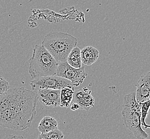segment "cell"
I'll use <instances>...</instances> for the list:
<instances>
[{
    "instance_id": "cell-18",
    "label": "cell",
    "mask_w": 150,
    "mask_h": 139,
    "mask_svg": "<svg viewBox=\"0 0 150 139\" xmlns=\"http://www.w3.org/2000/svg\"><path fill=\"white\" fill-rule=\"evenodd\" d=\"M6 139H25L24 138V137H23L21 135H15V134H13V135H9L7 138Z\"/></svg>"
},
{
    "instance_id": "cell-4",
    "label": "cell",
    "mask_w": 150,
    "mask_h": 139,
    "mask_svg": "<svg viewBox=\"0 0 150 139\" xmlns=\"http://www.w3.org/2000/svg\"><path fill=\"white\" fill-rule=\"evenodd\" d=\"M28 73L32 78L56 76L58 62L43 45H36L28 60Z\"/></svg>"
},
{
    "instance_id": "cell-3",
    "label": "cell",
    "mask_w": 150,
    "mask_h": 139,
    "mask_svg": "<svg viewBox=\"0 0 150 139\" xmlns=\"http://www.w3.org/2000/svg\"><path fill=\"white\" fill-rule=\"evenodd\" d=\"M121 115L124 125L137 139H146L149 135L142 128L141 106L136 99L135 92L123 97Z\"/></svg>"
},
{
    "instance_id": "cell-12",
    "label": "cell",
    "mask_w": 150,
    "mask_h": 139,
    "mask_svg": "<svg viewBox=\"0 0 150 139\" xmlns=\"http://www.w3.org/2000/svg\"><path fill=\"white\" fill-rule=\"evenodd\" d=\"M81 50L79 47L76 46L69 52L67 58V63L75 69H80L82 67Z\"/></svg>"
},
{
    "instance_id": "cell-9",
    "label": "cell",
    "mask_w": 150,
    "mask_h": 139,
    "mask_svg": "<svg viewBox=\"0 0 150 139\" xmlns=\"http://www.w3.org/2000/svg\"><path fill=\"white\" fill-rule=\"evenodd\" d=\"M136 86V99L138 102H143L150 99V71L141 76Z\"/></svg>"
},
{
    "instance_id": "cell-1",
    "label": "cell",
    "mask_w": 150,
    "mask_h": 139,
    "mask_svg": "<svg viewBox=\"0 0 150 139\" xmlns=\"http://www.w3.org/2000/svg\"><path fill=\"white\" fill-rule=\"evenodd\" d=\"M36 91L24 87L9 88L0 95V126L24 130L31 125L36 115Z\"/></svg>"
},
{
    "instance_id": "cell-17",
    "label": "cell",
    "mask_w": 150,
    "mask_h": 139,
    "mask_svg": "<svg viewBox=\"0 0 150 139\" xmlns=\"http://www.w3.org/2000/svg\"><path fill=\"white\" fill-rule=\"evenodd\" d=\"M70 109L72 110V111H76L79 109H80V107L78 104L75 102H73L71 106H70Z\"/></svg>"
},
{
    "instance_id": "cell-14",
    "label": "cell",
    "mask_w": 150,
    "mask_h": 139,
    "mask_svg": "<svg viewBox=\"0 0 150 139\" xmlns=\"http://www.w3.org/2000/svg\"><path fill=\"white\" fill-rule=\"evenodd\" d=\"M141 106V123L142 126L145 127V129L150 128V125H148L146 123V119L150 110V99L140 102Z\"/></svg>"
},
{
    "instance_id": "cell-10",
    "label": "cell",
    "mask_w": 150,
    "mask_h": 139,
    "mask_svg": "<svg viewBox=\"0 0 150 139\" xmlns=\"http://www.w3.org/2000/svg\"><path fill=\"white\" fill-rule=\"evenodd\" d=\"M82 63L86 65H91L99 58V52L93 46H87L81 50Z\"/></svg>"
},
{
    "instance_id": "cell-16",
    "label": "cell",
    "mask_w": 150,
    "mask_h": 139,
    "mask_svg": "<svg viewBox=\"0 0 150 139\" xmlns=\"http://www.w3.org/2000/svg\"><path fill=\"white\" fill-rule=\"evenodd\" d=\"M10 88L9 82L5 79L0 76V95L6 92Z\"/></svg>"
},
{
    "instance_id": "cell-15",
    "label": "cell",
    "mask_w": 150,
    "mask_h": 139,
    "mask_svg": "<svg viewBox=\"0 0 150 139\" xmlns=\"http://www.w3.org/2000/svg\"><path fill=\"white\" fill-rule=\"evenodd\" d=\"M38 139H64V135L58 129L48 133H41Z\"/></svg>"
},
{
    "instance_id": "cell-8",
    "label": "cell",
    "mask_w": 150,
    "mask_h": 139,
    "mask_svg": "<svg viewBox=\"0 0 150 139\" xmlns=\"http://www.w3.org/2000/svg\"><path fill=\"white\" fill-rule=\"evenodd\" d=\"M73 101L78 104L81 110L87 111L95 107V99L91 95V91L86 87L74 91Z\"/></svg>"
},
{
    "instance_id": "cell-13",
    "label": "cell",
    "mask_w": 150,
    "mask_h": 139,
    "mask_svg": "<svg viewBox=\"0 0 150 139\" xmlns=\"http://www.w3.org/2000/svg\"><path fill=\"white\" fill-rule=\"evenodd\" d=\"M74 91V87H65L60 89V107L66 108L69 107Z\"/></svg>"
},
{
    "instance_id": "cell-5",
    "label": "cell",
    "mask_w": 150,
    "mask_h": 139,
    "mask_svg": "<svg viewBox=\"0 0 150 139\" xmlns=\"http://www.w3.org/2000/svg\"><path fill=\"white\" fill-rule=\"evenodd\" d=\"M32 91L37 92L42 89L60 90L65 87H74L71 82L57 76H49L34 79L30 82Z\"/></svg>"
},
{
    "instance_id": "cell-11",
    "label": "cell",
    "mask_w": 150,
    "mask_h": 139,
    "mask_svg": "<svg viewBox=\"0 0 150 139\" xmlns=\"http://www.w3.org/2000/svg\"><path fill=\"white\" fill-rule=\"evenodd\" d=\"M58 128V123L55 118L51 116H45L40 122L38 129L41 133H48Z\"/></svg>"
},
{
    "instance_id": "cell-2",
    "label": "cell",
    "mask_w": 150,
    "mask_h": 139,
    "mask_svg": "<svg viewBox=\"0 0 150 139\" xmlns=\"http://www.w3.org/2000/svg\"><path fill=\"white\" fill-rule=\"evenodd\" d=\"M77 43V38L71 34L62 32H52L45 36L42 45L60 63L66 62L69 52Z\"/></svg>"
},
{
    "instance_id": "cell-6",
    "label": "cell",
    "mask_w": 150,
    "mask_h": 139,
    "mask_svg": "<svg viewBox=\"0 0 150 139\" xmlns=\"http://www.w3.org/2000/svg\"><path fill=\"white\" fill-rule=\"evenodd\" d=\"M56 76L67 79L73 86L77 87L83 83L88 74L84 66L80 69H75L65 62L58 64Z\"/></svg>"
},
{
    "instance_id": "cell-7",
    "label": "cell",
    "mask_w": 150,
    "mask_h": 139,
    "mask_svg": "<svg viewBox=\"0 0 150 139\" xmlns=\"http://www.w3.org/2000/svg\"><path fill=\"white\" fill-rule=\"evenodd\" d=\"M37 93L38 101L45 108L52 109L60 106V90L42 89Z\"/></svg>"
}]
</instances>
